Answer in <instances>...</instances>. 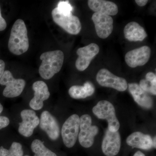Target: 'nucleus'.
Returning <instances> with one entry per match:
<instances>
[{"label":"nucleus","mask_w":156,"mask_h":156,"mask_svg":"<svg viewBox=\"0 0 156 156\" xmlns=\"http://www.w3.org/2000/svg\"><path fill=\"white\" fill-rule=\"evenodd\" d=\"M8 48L14 55H20L26 53L29 48L27 30L22 19H17L11 28Z\"/></svg>","instance_id":"f257e3e1"},{"label":"nucleus","mask_w":156,"mask_h":156,"mask_svg":"<svg viewBox=\"0 0 156 156\" xmlns=\"http://www.w3.org/2000/svg\"><path fill=\"white\" fill-rule=\"evenodd\" d=\"M40 59L42 63L39 67V74L44 80H50L61 70L64 62V53L60 50L48 51L42 53Z\"/></svg>","instance_id":"f03ea898"},{"label":"nucleus","mask_w":156,"mask_h":156,"mask_svg":"<svg viewBox=\"0 0 156 156\" xmlns=\"http://www.w3.org/2000/svg\"><path fill=\"white\" fill-rule=\"evenodd\" d=\"M92 112L98 119L108 121L110 131L116 132L119 129L120 123L116 115L114 107L109 101H101L93 107Z\"/></svg>","instance_id":"7ed1b4c3"},{"label":"nucleus","mask_w":156,"mask_h":156,"mask_svg":"<svg viewBox=\"0 0 156 156\" xmlns=\"http://www.w3.org/2000/svg\"><path fill=\"white\" fill-rule=\"evenodd\" d=\"M80 129L78 138L80 144L86 148L92 146L99 130L97 126H92V119L89 115H84L80 118Z\"/></svg>","instance_id":"20e7f679"},{"label":"nucleus","mask_w":156,"mask_h":156,"mask_svg":"<svg viewBox=\"0 0 156 156\" xmlns=\"http://www.w3.org/2000/svg\"><path fill=\"white\" fill-rule=\"evenodd\" d=\"M80 118L77 115L70 116L65 121L61 130V135L65 145L68 148L75 144L80 131Z\"/></svg>","instance_id":"39448f33"},{"label":"nucleus","mask_w":156,"mask_h":156,"mask_svg":"<svg viewBox=\"0 0 156 156\" xmlns=\"http://www.w3.org/2000/svg\"><path fill=\"white\" fill-rule=\"evenodd\" d=\"M0 84L5 86L3 92L5 97L12 98L19 96L26 85L25 81L21 79H16L9 70L5 71L0 79Z\"/></svg>","instance_id":"423d86ee"},{"label":"nucleus","mask_w":156,"mask_h":156,"mask_svg":"<svg viewBox=\"0 0 156 156\" xmlns=\"http://www.w3.org/2000/svg\"><path fill=\"white\" fill-rule=\"evenodd\" d=\"M52 16L54 22L69 34L77 35L80 33L82 25L80 19L72 14L63 15L60 14L56 8L52 11Z\"/></svg>","instance_id":"0eeeda50"},{"label":"nucleus","mask_w":156,"mask_h":156,"mask_svg":"<svg viewBox=\"0 0 156 156\" xmlns=\"http://www.w3.org/2000/svg\"><path fill=\"white\" fill-rule=\"evenodd\" d=\"M96 80L102 87L113 88L120 92L126 91L128 88L126 79L115 75L106 69H102L98 72Z\"/></svg>","instance_id":"6e6552de"},{"label":"nucleus","mask_w":156,"mask_h":156,"mask_svg":"<svg viewBox=\"0 0 156 156\" xmlns=\"http://www.w3.org/2000/svg\"><path fill=\"white\" fill-rule=\"evenodd\" d=\"M99 46L92 43L77 50L78 57L76 62V66L80 71H83L89 67L91 61L99 52Z\"/></svg>","instance_id":"1a4fd4ad"},{"label":"nucleus","mask_w":156,"mask_h":156,"mask_svg":"<svg viewBox=\"0 0 156 156\" xmlns=\"http://www.w3.org/2000/svg\"><path fill=\"white\" fill-rule=\"evenodd\" d=\"M22 121L20 123L18 132L22 136L30 137L40 124V119L35 112L30 109L23 110L20 113Z\"/></svg>","instance_id":"9d476101"},{"label":"nucleus","mask_w":156,"mask_h":156,"mask_svg":"<svg viewBox=\"0 0 156 156\" xmlns=\"http://www.w3.org/2000/svg\"><path fill=\"white\" fill-rule=\"evenodd\" d=\"M92 19L99 37L106 39L110 35L113 30V20L111 16L95 13L92 15Z\"/></svg>","instance_id":"9b49d317"},{"label":"nucleus","mask_w":156,"mask_h":156,"mask_svg":"<svg viewBox=\"0 0 156 156\" xmlns=\"http://www.w3.org/2000/svg\"><path fill=\"white\" fill-rule=\"evenodd\" d=\"M151 55V48L148 46H143L128 52L125 56V60L129 67L135 68L146 64Z\"/></svg>","instance_id":"f8f14e48"},{"label":"nucleus","mask_w":156,"mask_h":156,"mask_svg":"<svg viewBox=\"0 0 156 156\" xmlns=\"http://www.w3.org/2000/svg\"><path fill=\"white\" fill-rule=\"evenodd\" d=\"M39 125L50 139L55 140L58 139L60 134L59 126L56 118L50 112L45 111L42 113Z\"/></svg>","instance_id":"ddd939ff"},{"label":"nucleus","mask_w":156,"mask_h":156,"mask_svg":"<svg viewBox=\"0 0 156 156\" xmlns=\"http://www.w3.org/2000/svg\"><path fill=\"white\" fill-rule=\"evenodd\" d=\"M32 87L34 94V97L30 102V106L34 110H39L43 107L44 101L50 97V92L48 86L44 81L34 82Z\"/></svg>","instance_id":"4468645a"},{"label":"nucleus","mask_w":156,"mask_h":156,"mask_svg":"<svg viewBox=\"0 0 156 156\" xmlns=\"http://www.w3.org/2000/svg\"><path fill=\"white\" fill-rule=\"evenodd\" d=\"M121 137L119 131L107 130L101 145L103 153L107 156H114L119 153L121 147Z\"/></svg>","instance_id":"2eb2a0df"},{"label":"nucleus","mask_w":156,"mask_h":156,"mask_svg":"<svg viewBox=\"0 0 156 156\" xmlns=\"http://www.w3.org/2000/svg\"><path fill=\"white\" fill-rule=\"evenodd\" d=\"M128 89L134 101L140 106L146 108L152 107L153 100L151 97L140 88L139 85L136 83H129Z\"/></svg>","instance_id":"dca6fc26"},{"label":"nucleus","mask_w":156,"mask_h":156,"mask_svg":"<svg viewBox=\"0 0 156 156\" xmlns=\"http://www.w3.org/2000/svg\"><path fill=\"white\" fill-rule=\"evenodd\" d=\"M88 6L95 13L114 16L119 12L118 6L113 2L105 0H89Z\"/></svg>","instance_id":"f3484780"},{"label":"nucleus","mask_w":156,"mask_h":156,"mask_svg":"<svg viewBox=\"0 0 156 156\" xmlns=\"http://www.w3.org/2000/svg\"><path fill=\"white\" fill-rule=\"evenodd\" d=\"M128 145L142 150L151 149L153 147V140L148 134L140 132H135L129 135L126 140Z\"/></svg>","instance_id":"a211bd4d"},{"label":"nucleus","mask_w":156,"mask_h":156,"mask_svg":"<svg viewBox=\"0 0 156 156\" xmlns=\"http://www.w3.org/2000/svg\"><path fill=\"white\" fill-rule=\"evenodd\" d=\"M125 38L130 41H141L147 37L144 29L137 22L128 23L124 29Z\"/></svg>","instance_id":"6ab92c4d"},{"label":"nucleus","mask_w":156,"mask_h":156,"mask_svg":"<svg viewBox=\"0 0 156 156\" xmlns=\"http://www.w3.org/2000/svg\"><path fill=\"white\" fill-rule=\"evenodd\" d=\"M95 88L90 82H86L83 86H73L69 90V94L74 99H82L92 95L94 93Z\"/></svg>","instance_id":"aec40b11"},{"label":"nucleus","mask_w":156,"mask_h":156,"mask_svg":"<svg viewBox=\"0 0 156 156\" xmlns=\"http://www.w3.org/2000/svg\"><path fill=\"white\" fill-rule=\"evenodd\" d=\"M31 148L35 154L34 156H57L56 154L46 147L44 142L40 140H34Z\"/></svg>","instance_id":"412c9836"},{"label":"nucleus","mask_w":156,"mask_h":156,"mask_svg":"<svg viewBox=\"0 0 156 156\" xmlns=\"http://www.w3.org/2000/svg\"><path fill=\"white\" fill-rule=\"evenodd\" d=\"M140 87L145 92L152 95H156V82H151L147 80H141L140 82Z\"/></svg>","instance_id":"4be33fe9"},{"label":"nucleus","mask_w":156,"mask_h":156,"mask_svg":"<svg viewBox=\"0 0 156 156\" xmlns=\"http://www.w3.org/2000/svg\"><path fill=\"white\" fill-rule=\"evenodd\" d=\"M56 9L60 14L63 15L72 14L73 9L69 1H60L58 2Z\"/></svg>","instance_id":"5701e85b"},{"label":"nucleus","mask_w":156,"mask_h":156,"mask_svg":"<svg viewBox=\"0 0 156 156\" xmlns=\"http://www.w3.org/2000/svg\"><path fill=\"white\" fill-rule=\"evenodd\" d=\"M23 152L22 146L18 142L12 143L11 147L8 151L7 156H23Z\"/></svg>","instance_id":"b1692460"},{"label":"nucleus","mask_w":156,"mask_h":156,"mask_svg":"<svg viewBox=\"0 0 156 156\" xmlns=\"http://www.w3.org/2000/svg\"><path fill=\"white\" fill-rule=\"evenodd\" d=\"M10 124V120L7 117L0 116V130L6 128Z\"/></svg>","instance_id":"393cba45"},{"label":"nucleus","mask_w":156,"mask_h":156,"mask_svg":"<svg viewBox=\"0 0 156 156\" xmlns=\"http://www.w3.org/2000/svg\"><path fill=\"white\" fill-rule=\"evenodd\" d=\"M7 23L5 19L2 16L1 8H0V31L5 30L7 27Z\"/></svg>","instance_id":"a878e982"},{"label":"nucleus","mask_w":156,"mask_h":156,"mask_svg":"<svg viewBox=\"0 0 156 156\" xmlns=\"http://www.w3.org/2000/svg\"><path fill=\"white\" fill-rule=\"evenodd\" d=\"M5 62L2 59H0V79L2 78L5 72Z\"/></svg>","instance_id":"bb28decb"},{"label":"nucleus","mask_w":156,"mask_h":156,"mask_svg":"<svg viewBox=\"0 0 156 156\" xmlns=\"http://www.w3.org/2000/svg\"><path fill=\"white\" fill-rule=\"evenodd\" d=\"M135 2L136 4L140 7L145 6L148 2L147 0H136Z\"/></svg>","instance_id":"cd10ccee"},{"label":"nucleus","mask_w":156,"mask_h":156,"mask_svg":"<svg viewBox=\"0 0 156 156\" xmlns=\"http://www.w3.org/2000/svg\"><path fill=\"white\" fill-rule=\"evenodd\" d=\"M9 150L5 148L2 146L0 147V156H7Z\"/></svg>","instance_id":"c85d7f7f"},{"label":"nucleus","mask_w":156,"mask_h":156,"mask_svg":"<svg viewBox=\"0 0 156 156\" xmlns=\"http://www.w3.org/2000/svg\"><path fill=\"white\" fill-rule=\"evenodd\" d=\"M133 156H145V155L142 152H141L140 151H138L136 152L135 153V154Z\"/></svg>","instance_id":"c756f323"},{"label":"nucleus","mask_w":156,"mask_h":156,"mask_svg":"<svg viewBox=\"0 0 156 156\" xmlns=\"http://www.w3.org/2000/svg\"><path fill=\"white\" fill-rule=\"evenodd\" d=\"M156 136H155V137H154L153 140V147H154L155 148H156Z\"/></svg>","instance_id":"7c9ffc66"},{"label":"nucleus","mask_w":156,"mask_h":156,"mask_svg":"<svg viewBox=\"0 0 156 156\" xmlns=\"http://www.w3.org/2000/svg\"><path fill=\"white\" fill-rule=\"evenodd\" d=\"M3 110V106L2 105V104L0 103V114L2 112Z\"/></svg>","instance_id":"2f4dec72"},{"label":"nucleus","mask_w":156,"mask_h":156,"mask_svg":"<svg viewBox=\"0 0 156 156\" xmlns=\"http://www.w3.org/2000/svg\"></svg>","instance_id":"473e14b6"}]
</instances>
